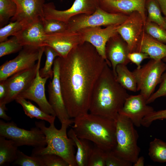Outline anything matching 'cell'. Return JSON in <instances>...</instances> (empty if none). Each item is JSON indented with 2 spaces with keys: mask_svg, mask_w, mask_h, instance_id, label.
Returning <instances> with one entry per match:
<instances>
[{
  "mask_svg": "<svg viewBox=\"0 0 166 166\" xmlns=\"http://www.w3.org/2000/svg\"><path fill=\"white\" fill-rule=\"evenodd\" d=\"M58 57L61 91L69 117L88 113L94 87L106 61L86 42L74 48L65 57Z\"/></svg>",
  "mask_w": 166,
  "mask_h": 166,
  "instance_id": "obj_1",
  "label": "cell"
},
{
  "mask_svg": "<svg viewBox=\"0 0 166 166\" xmlns=\"http://www.w3.org/2000/svg\"><path fill=\"white\" fill-rule=\"evenodd\" d=\"M107 63L92 92L89 113L115 120L129 95L117 81Z\"/></svg>",
  "mask_w": 166,
  "mask_h": 166,
  "instance_id": "obj_2",
  "label": "cell"
},
{
  "mask_svg": "<svg viewBox=\"0 0 166 166\" xmlns=\"http://www.w3.org/2000/svg\"><path fill=\"white\" fill-rule=\"evenodd\" d=\"M72 126L79 138L93 142L106 151L113 150L116 145L114 120L90 113L74 118Z\"/></svg>",
  "mask_w": 166,
  "mask_h": 166,
  "instance_id": "obj_3",
  "label": "cell"
},
{
  "mask_svg": "<svg viewBox=\"0 0 166 166\" xmlns=\"http://www.w3.org/2000/svg\"><path fill=\"white\" fill-rule=\"evenodd\" d=\"M73 122V120L70 119L62 123L61 128L58 129L55 127L54 123L50 124L49 126L47 127L44 121H36V126L42 130L45 136L46 145L34 148L31 155L55 154L64 159L69 166H77L75 158V144L67 133V128Z\"/></svg>",
  "mask_w": 166,
  "mask_h": 166,
  "instance_id": "obj_4",
  "label": "cell"
},
{
  "mask_svg": "<svg viewBox=\"0 0 166 166\" xmlns=\"http://www.w3.org/2000/svg\"><path fill=\"white\" fill-rule=\"evenodd\" d=\"M116 126V145L112 150L117 155L133 164L140 151L137 144L139 137L131 121L119 113L115 120Z\"/></svg>",
  "mask_w": 166,
  "mask_h": 166,
  "instance_id": "obj_5",
  "label": "cell"
},
{
  "mask_svg": "<svg viewBox=\"0 0 166 166\" xmlns=\"http://www.w3.org/2000/svg\"><path fill=\"white\" fill-rule=\"evenodd\" d=\"M128 15L109 13L99 7L91 14H80L71 18L67 23V30L77 32L88 27L120 25Z\"/></svg>",
  "mask_w": 166,
  "mask_h": 166,
  "instance_id": "obj_6",
  "label": "cell"
},
{
  "mask_svg": "<svg viewBox=\"0 0 166 166\" xmlns=\"http://www.w3.org/2000/svg\"><path fill=\"white\" fill-rule=\"evenodd\" d=\"M166 70V63L162 60L151 59L142 67L132 72L136 82L137 91H140L146 101L154 93Z\"/></svg>",
  "mask_w": 166,
  "mask_h": 166,
  "instance_id": "obj_7",
  "label": "cell"
},
{
  "mask_svg": "<svg viewBox=\"0 0 166 166\" xmlns=\"http://www.w3.org/2000/svg\"><path fill=\"white\" fill-rule=\"evenodd\" d=\"M0 136L13 140L18 147L27 145L37 148L46 145L45 136L39 128L36 126L26 130L18 127L13 121L0 120Z\"/></svg>",
  "mask_w": 166,
  "mask_h": 166,
  "instance_id": "obj_8",
  "label": "cell"
},
{
  "mask_svg": "<svg viewBox=\"0 0 166 166\" xmlns=\"http://www.w3.org/2000/svg\"><path fill=\"white\" fill-rule=\"evenodd\" d=\"M45 47L23 46L17 57L6 61L0 66V81L6 80L17 73L33 67L35 64L36 61L43 54Z\"/></svg>",
  "mask_w": 166,
  "mask_h": 166,
  "instance_id": "obj_9",
  "label": "cell"
},
{
  "mask_svg": "<svg viewBox=\"0 0 166 166\" xmlns=\"http://www.w3.org/2000/svg\"><path fill=\"white\" fill-rule=\"evenodd\" d=\"M99 7V0H75L71 7L63 10L56 9L52 3L45 4L44 17L46 19H54L66 23L73 17L81 14L93 13Z\"/></svg>",
  "mask_w": 166,
  "mask_h": 166,
  "instance_id": "obj_10",
  "label": "cell"
},
{
  "mask_svg": "<svg viewBox=\"0 0 166 166\" xmlns=\"http://www.w3.org/2000/svg\"><path fill=\"white\" fill-rule=\"evenodd\" d=\"M144 23L140 14L134 11L118 26L117 31L127 44L129 52H136L144 31Z\"/></svg>",
  "mask_w": 166,
  "mask_h": 166,
  "instance_id": "obj_11",
  "label": "cell"
},
{
  "mask_svg": "<svg viewBox=\"0 0 166 166\" xmlns=\"http://www.w3.org/2000/svg\"><path fill=\"white\" fill-rule=\"evenodd\" d=\"M42 55L40 56L38 60V67L35 78L29 86L20 93L17 97H21L33 101L43 112L56 116L55 113L47 99L45 93V85L49 77L42 78L39 74Z\"/></svg>",
  "mask_w": 166,
  "mask_h": 166,
  "instance_id": "obj_12",
  "label": "cell"
},
{
  "mask_svg": "<svg viewBox=\"0 0 166 166\" xmlns=\"http://www.w3.org/2000/svg\"><path fill=\"white\" fill-rule=\"evenodd\" d=\"M53 77L48 85L49 102L61 122L70 119L63 101L59 76V62L58 57L55 59L53 67Z\"/></svg>",
  "mask_w": 166,
  "mask_h": 166,
  "instance_id": "obj_13",
  "label": "cell"
},
{
  "mask_svg": "<svg viewBox=\"0 0 166 166\" xmlns=\"http://www.w3.org/2000/svg\"><path fill=\"white\" fill-rule=\"evenodd\" d=\"M85 42L80 31L64 32L46 34V46L53 48L59 54V57H65L74 48Z\"/></svg>",
  "mask_w": 166,
  "mask_h": 166,
  "instance_id": "obj_14",
  "label": "cell"
},
{
  "mask_svg": "<svg viewBox=\"0 0 166 166\" xmlns=\"http://www.w3.org/2000/svg\"><path fill=\"white\" fill-rule=\"evenodd\" d=\"M38 67L37 62L32 67L17 73L7 79V93L0 103L6 104L15 100L31 84L36 76Z\"/></svg>",
  "mask_w": 166,
  "mask_h": 166,
  "instance_id": "obj_15",
  "label": "cell"
},
{
  "mask_svg": "<svg viewBox=\"0 0 166 166\" xmlns=\"http://www.w3.org/2000/svg\"><path fill=\"white\" fill-rule=\"evenodd\" d=\"M118 25L109 26L104 28L101 27H88L79 31L82 34L84 42L92 45L111 67V64L106 56L105 46L109 39L118 33L117 30Z\"/></svg>",
  "mask_w": 166,
  "mask_h": 166,
  "instance_id": "obj_16",
  "label": "cell"
},
{
  "mask_svg": "<svg viewBox=\"0 0 166 166\" xmlns=\"http://www.w3.org/2000/svg\"><path fill=\"white\" fill-rule=\"evenodd\" d=\"M148 105L146 100L140 94L129 95L119 113L129 118L134 126L140 127L143 118L154 111Z\"/></svg>",
  "mask_w": 166,
  "mask_h": 166,
  "instance_id": "obj_17",
  "label": "cell"
},
{
  "mask_svg": "<svg viewBox=\"0 0 166 166\" xmlns=\"http://www.w3.org/2000/svg\"><path fill=\"white\" fill-rule=\"evenodd\" d=\"M17 5L15 15L12 22L17 21L24 26L31 22L41 20L45 18L43 7L45 0H14Z\"/></svg>",
  "mask_w": 166,
  "mask_h": 166,
  "instance_id": "obj_18",
  "label": "cell"
},
{
  "mask_svg": "<svg viewBox=\"0 0 166 166\" xmlns=\"http://www.w3.org/2000/svg\"><path fill=\"white\" fill-rule=\"evenodd\" d=\"M146 0H99V7L110 13L128 15L134 11L141 15L144 24L146 22Z\"/></svg>",
  "mask_w": 166,
  "mask_h": 166,
  "instance_id": "obj_19",
  "label": "cell"
},
{
  "mask_svg": "<svg viewBox=\"0 0 166 166\" xmlns=\"http://www.w3.org/2000/svg\"><path fill=\"white\" fill-rule=\"evenodd\" d=\"M105 53L106 58L111 64L112 69L116 77L117 66L120 64L127 65L130 62L128 57L129 52L127 44L117 33L107 42Z\"/></svg>",
  "mask_w": 166,
  "mask_h": 166,
  "instance_id": "obj_20",
  "label": "cell"
},
{
  "mask_svg": "<svg viewBox=\"0 0 166 166\" xmlns=\"http://www.w3.org/2000/svg\"><path fill=\"white\" fill-rule=\"evenodd\" d=\"M42 22L39 20L26 24L14 36L23 46H45L46 34L44 30Z\"/></svg>",
  "mask_w": 166,
  "mask_h": 166,
  "instance_id": "obj_21",
  "label": "cell"
},
{
  "mask_svg": "<svg viewBox=\"0 0 166 166\" xmlns=\"http://www.w3.org/2000/svg\"><path fill=\"white\" fill-rule=\"evenodd\" d=\"M136 52L146 53L151 59L162 60L166 57V44L152 38L144 30Z\"/></svg>",
  "mask_w": 166,
  "mask_h": 166,
  "instance_id": "obj_22",
  "label": "cell"
},
{
  "mask_svg": "<svg viewBox=\"0 0 166 166\" xmlns=\"http://www.w3.org/2000/svg\"><path fill=\"white\" fill-rule=\"evenodd\" d=\"M68 137L74 142L77 148L75 158L77 166H87L89 157L92 148L88 140L78 138L72 128L67 133Z\"/></svg>",
  "mask_w": 166,
  "mask_h": 166,
  "instance_id": "obj_23",
  "label": "cell"
},
{
  "mask_svg": "<svg viewBox=\"0 0 166 166\" xmlns=\"http://www.w3.org/2000/svg\"><path fill=\"white\" fill-rule=\"evenodd\" d=\"M0 136V166L13 163L17 158L18 146L13 140Z\"/></svg>",
  "mask_w": 166,
  "mask_h": 166,
  "instance_id": "obj_24",
  "label": "cell"
},
{
  "mask_svg": "<svg viewBox=\"0 0 166 166\" xmlns=\"http://www.w3.org/2000/svg\"><path fill=\"white\" fill-rule=\"evenodd\" d=\"M15 100L17 103L22 106L25 114L30 118H35L45 121L50 124L54 123L56 116L44 112L30 101L21 97H17Z\"/></svg>",
  "mask_w": 166,
  "mask_h": 166,
  "instance_id": "obj_25",
  "label": "cell"
},
{
  "mask_svg": "<svg viewBox=\"0 0 166 166\" xmlns=\"http://www.w3.org/2000/svg\"><path fill=\"white\" fill-rule=\"evenodd\" d=\"M126 65L118 64L116 67V77L117 82L125 89L135 92L137 90V84L132 72L130 71Z\"/></svg>",
  "mask_w": 166,
  "mask_h": 166,
  "instance_id": "obj_26",
  "label": "cell"
},
{
  "mask_svg": "<svg viewBox=\"0 0 166 166\" xmlns=\"http://www.w3.org/2000/svg\"><path fill=\"white\" fill-rule=\"evenodd\" d=\"M145 8L148 12L146 21L156 23L166 29L165 18L162 14L160 7L156 0H146Z\"/></svg>",
  "mask_w": 166,
  "mask_h": 166,
  "instance_id": "obj_27",
  "label": "cell"
},
{
  "mask_svg": "<svg viewBox=\"0 0 166 166\" xmlns=\"http://www.w3.org/2000/svg\"><path fill=\"white\" fill-rule=\"evenodd\" d=\"M148 154L154 162H166V142L160 139L154 138L149 143Z\"/></svg>",
  "mask_w": 166,
  "mask_h": 166,
  "instance_id": "obj_28",
  "label": "cell"
},
{
  "mask_svg": "<svg viewBox=\"0 0 166 166\" xmlns=\"http://www.w3.org/2000/svg\"><path fill=\"white\" fill-rule=\"evenodd\" d=\"M44 52L46 59L44 67L39 70V74L42 78L48 77L52 79L53 73L52 67L55 58L59 57V55L53 48L48 46H45Z\"/></svg>",
  "mask_w": 166,
  "mask_h": 166,
  "instance_id": "obj_29",
  "label": "cell"
},
{
  "mask_svg": "<svg viewBox=\"0 0 166 166\" xmlns=\"http://www.w3.org/2000/svg\"><path fill=\"white\" fill-rule=\"evenodd\" d=\"M16 11L17 5L14 0H0L1 26L13 17Z\"/></svg>",
  "mask_w": 166,
  "mask_h": 166,
  "instance_id": "obj_30",
  "label": "cell"
},
{
  "mask_svg": "<svg viewBox=\"0 0 166 166\" xmlns=\"http://www.w3.org/2000/svg\"><path fill=\"white\" fill-rule=\"evenodd\" d=\"M144 30L152 38L166 44V29L156 23L146 21L144 25Z\"/></svg>",
  "mask_w": 166,
  "mask_h": 166,
  "instance_id": "obj_31",
  "label": "cell"
},
{
  "mask_svg": "<svg viewBox=\"0 0 166 166\" xmlns=\"http://www.w3.org/2000/svg\"><path fill=\"white\" fill-rule=\"evenodd\" d=\"M14 165L20 166H44L39 156H27L18 150L17 158L13 163Z\"/></svg>",
  "mask_w": 166,
  "mask_h": 166,
  "instance_id": "obj_32",
  "label": "cell"
},
{
  "mask_svg": "<svg viewBox=\"0 0 166 166\" xmlns=\"http://www.w3.org/2000/svg\"><path fill=\"white\" fill-rule=\"evenodd\" d=\"M42 22L44 32L47 35L63 32L67 29V24L59 20L45 18Z\"/></svg>",
  "mask_w": 166,
  "mask_h": 166,
  "instance_id": "obj_33",
  "label": "cell"
},
{
  "mask_svg": "<svg viewBox=\"0 0 166 166\" xmlns=\"http://www.w3.org/2000/svg\"><path fill=\"white\" fill-rule=\"evenodd\" d=\"M17 38L15 36L11 39L0 43V57L16 53L23 48Z\"/></svg>",
  "mask_w": 166,
  "mask_h": 166,
  "instance_id": "obj_34",
  "label": "cell"
},
{
  "mask_svg": "<svg viewBox=\"0 0 166 166\" xmlns=\"http://www.w3.org/2000/svg\"><path fill=\"white\" fill-rule=\"evenodd\" d=\"M24 25L21 22H11L0 29V42L7 40L8 37L14 36L23 28Z\"/></svg>",
  "mask_w": 166,
  "mask_h": 166,
  "instance_id": "obj_35",
  "label": "cell"
},
{
  "mask_svg": "<svg viewBox=\"0 0 166 166\" xmlns=\"http://www.w3.org/2000/svg\"><path fill=\"white\" fill-rule=\"evenodd\" d=\"M106 152L96 146L92 148L87 166H105Z\"/></svg>",
  "mask_w": 166,
  "mask_h": 166,
  "instance_id": "obj_36",
  "label": "cell"
},
{
  "mask_svg": "<svg viewBox=\"0 0 166 166\" xmlns=\"http://www.w3.org/2000/svg\"><path fill=\"white\" fill-rule=\"evenodd\" d=\"M44 166H69V164L62 158L54 154L39 155Z\"/></svg>",
  "mask_w": 166,
  "mask_h": 166,
  "instance_id": "obj_37",
  "label": "cell"
},
{
  "mask_svg": "<svg viewBox=\"0 0 166 166\" xmlns=\"http://www.w3.org/2000/svg\"><path fill=\"white\" fill-rule=\"evenodd\" d=\"M106 166H131L132 163L116 155L112 150L106 152Z\"/></svg>",
  "mask_w": 166,
  "mask_h": 166,
  "instance_id": "obj_38",
  "label": "cell"
},
{
  "mask_svg": "<svg viewBox=\"0 0 166 166\" xmlns=\"http://www.w3.org/2000/svg\"><path fill=\"white\" fill-rule=\"evenodd\" d=\"M158 89L150 96L146 101L148 104L153 102L157 99L161 97H166V70L162 74Z\"/></svg>",
  "mask_w": 166,
  "mask_h": 166,
  "instance_id": "obj_39",
  "label": "cell"
},
{
  "mask_svg": "<svg viewBox=\"0 0 166 166\" xmlns=\"http://www.w3.org/2000/svg\"><path fill=\"white\" fill-rule=\"evenodd\" d=\"M164 119H166V109L157 111H154L143 118L141 125L144 127H148L154 121Z\"/></svg>",
  "mask_w": 166,
  "mask_h": 166,
  "instance_id": "obj_40",
  "label": "cell"
},
{
  "mask_svg": "<svg viewBox=\"0 0 166 166\" xmlns=\"http://www.w3.org/2000/svg\"><path fill=\"white\" fill-rule=\"evenodd\" d=\"M128 57L130 62L136 65V69L141 68V64L144 59L150 58L149 56L146 53L140 52H134L129 53Z\"/></svg>",
  "mask_w": 166,
  "mask_h": 166,
  "instance_id": "obj_41",
  "label": "cell"
},
{
  "mask_svg": "<svg viewBox=\"0 0 166 166\" xmlns=\"http://www.w3.org/2000/svg\"><path fill=\"white\" fill-rule=\"evenodd\" d=\"M7 92V85L6 80L0 81V101L6 97Z\"/></svg>",
  "mask_w": 166,
  "mask_h": 166,
  "instance_id": "obj_42",
  "label": "cell"
},
{
  "mask_svg": "<svg viewBox=\"0 0 166 166\" xmlns=\"http://www.w3.org/2000/svg\"><path fill=\"white\" fill-rule=\"evenodd\" d=\"M3 103H0V118L7 121H10L11 118L8 116L6 112L7 109L6 105Z\"/></svg>",
  "mask_w": 166,
  "mask_h": 166,
  "instance_id": "obj_43",
  "label": "cell"
},
{
  "mask_svg": "<svg viewBox=\"0 0 166 166\" xmlns=\"http://www.w3.org/2000/svg\"><path fill=\"white\" fill-rule=\"evenodd\" d=\"M159 4L163 14L166 16V0H156Z\"/></svg>",
  "mask_w": 166,
  "mask_h": 166,
  "instance_id": "obj_44",
  "label": "cell"
},
{
  "mask_svg": "<svg viewBox=\"0 0 166 166\" xmlns=\"http://www.w3.org/2000/svg\"><path fill=\"white\" fill-rule=\"evenodd\" d=\"M144 158L143 156L138 157L136 161L133 163L134 166H144Z\"/></svg>",
  "mask_w": 166,
  "mask_h": 166,
  "instance_id": "obj_45",
  "label": "cell"
},
{
  "mask_svg": "<svg viewBox=\"0 0 166 166\" xmlns=\"http://www.w3.org/2000/svg\"><path fill=\"white\" fill-rule=\"evenodd\" d=\"M162 60L163 61L166 63V57L164 58Z\"/></svg>",
  "mask_w": 166,
  "mask_h": 166,
  "instance_id": "obj_46",
  "label": "cell"
},
{
  "mask_svg": "<svg viewBox=\"0 0 166 166\" xmlns=\"http://www.w3.org/2000/svg\"><path fill=\"white\" fill-rule=\"evenodd\" d=\"M164 18H165V22H166V16H165Z\"/></svg>",
  "mask_w": 166,
  "mask_h": 166,
  "instance_id": "obj_47",
  "label": "cell"
}]
</instances>
